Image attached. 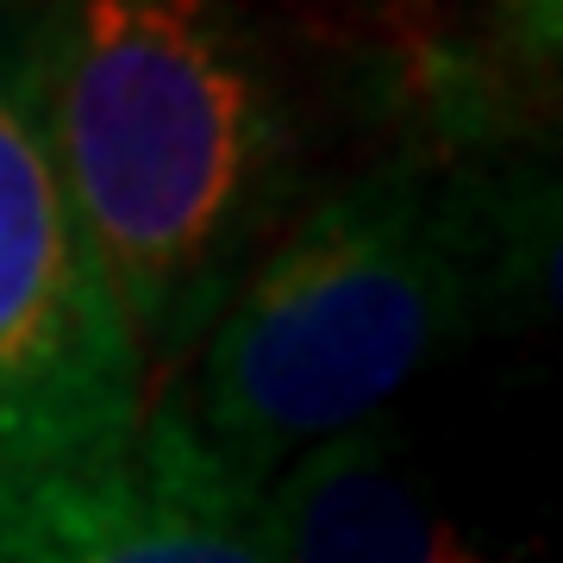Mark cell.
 I'll use <instances>...</instances> for the list:
<instances>
[{"label":"cell","instance_id":"3","mask_svg":"<svg viewBox=\"0 0 563 563\" xmlns=\"http://www.w3.org/2000/svg\"><path fill=\"white\" fill-rule=\"evenodd\" d=\"M144 369L0 25V488L132 451Z\"/></svg>","mask_w":563,"mask_h":563},{"label":"cell","instance_id":"5","mask_svg":"<svg viewBox=\"0 0 563 563\" xmlns=\"http://www.w3.org/2000/svg\"><path fill=\"white\" fill-rule=\"evenodd\" d=\"M276 563H488L383 420L320 439L257 495Z\"/></svg>","mask_w":563,"mask_h":563},{"label":"cell","instance_id":"1","mask_svg":"<svg viewBox=\"0 0 563 563\" xmlns=\"http://www.w3.org/2000/svg\"><path fill=\"white\" fill-rule=\"evenodd\" d=\"M551 169L420 132L313 188L144 420L257 501L282 463L376 426L463 344L544 320Z\"/></svg>","mask_w":563,"mask_h":563},{"label":"cell","instance_id":"4","mask_svg":"<svg viewBox=\"0 0 563 563\" xmlns=\"http://www.w3.org/2000/svg\"><path fill=\"white\" fill-rule=\"evenodd\" d=\"M0 563H276V551L251 495L144 420L120 457L0 488Z\"/></svg>","mask_w":563,"mask_h":563},{"label":"cell","instance_id":"2","mask_svg":"<svg viewBox=\"0 0 563 563\" xmlns=\"http://www.w3.org/2000/svg\"><path fill=\"white\" fill-rule=\"evenodd\" d=\"M13 38L157 401L307 201L288 63L244 0H32Z\"/></svg>","mask_w":563,"mask_h":563}]
</instances>
